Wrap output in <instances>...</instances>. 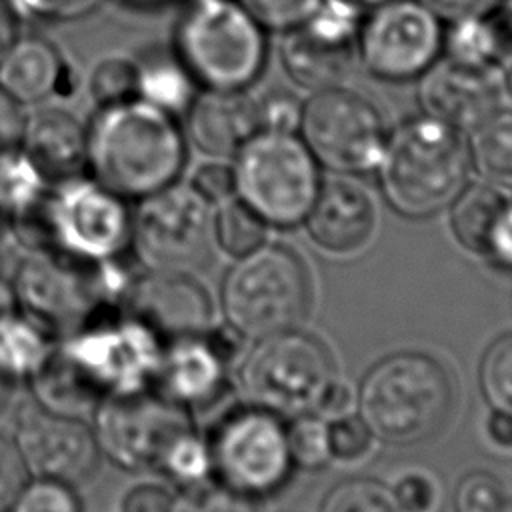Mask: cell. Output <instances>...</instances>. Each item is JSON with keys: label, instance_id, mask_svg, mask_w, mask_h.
I'll list each match as a JSON object with an SVG mask.
<instances>
[{"label": "cell", "instance_id": "cell-1", "mask_svg": "<svg viewBox=\"0 0 512 512\" xmlns=\"http://www.w3.org/2000/svg\"><path fill=\"white\" fill-rule=\"evenodd\" d=\"M86 130V170L124 200L166 188L186 166L180 120L138 98L96 108Z\"/></svg>", "mask_w": 512, "mask_h": 512}, {"label": "cell", "instance_id": "cell-2", "mask_svg": "<svg viewBox=\"0 0 512 512\" xmlns=\"http://www.w3.org/2000/svg\"><path fill=\"white\" fill-rule=\"evenodd\" d=\"M470 170L468 136L416 112L388 128L374 174L396 214L422 220L450 208Z\"/></svg>", "mask_w": 512, "mask_h": 512}, {"label": "cell", "instance_id": "cell-3", "mask_svg": "<svg viewBox=\"0 0 512 512\" xmlns=\"http://www.w3.org/2000/svg\"><path fill=\"white\" fill-rule=\"evenodd\" d=\"M452 404L448 370L416 350H400L376 362L358 390V416L372 438L390 446H412L438 434Z\"/></svg>", "mask_w": 512, "mask_h": 512}, {"label": "cell", "instance_id": "cell-4", "mask_svg": "<svg viewBox=\"0 0 512 512\" xmlns=\"http://www.w3.org/2000/svg\"><path fill=\"white\" fill-rule=\"evenodd\" d=\"M128 200L90 174H74L50 184L32 220L12 230L28 250H52L84 262L118 258L132 246Z\"/></svg>", "mask_w": 512, "mask_h": 512}, {"label": "cell", "instance_id": "cell-5", "mask_svg": "<svg viewBox=\"0 0 512 512\" xmlns=\"http://www.w3.org/2000/svg\"><path fill=\"white\" fill-rule=\"evenodd\" d=\"M164 340L126 308H106L60 338L56 358L98 406L154 388Z\"/></svg>", "mask_w": 512, "mask_h": 512}, {"label": "cell", "instance_id": "cell-6", "mask_svg": "<svg viewBox=\"0 0 512 512\" xmlns=\"http://www.w3.org/2000/svg\"><path fill=\"white\" fill-rule=\"evenodd\" d=\"M172 50L200 90L242 92L262 78L268 32L236 2H188L172 32Z\"/></svg>", "mask_w": 512, "mask_h": 512}, {"label": "cell", "instance_id": "cell-7", "mask_svg": "<svg viewBox=\"0 0 512 512\" xmlns=\"http://www.w3.org/2000/svg\"><path fill=\"white\" fill-rule=\"evenodd\" d=\"M234 198L268 226L304 222L322 186V168L294 132H256L232 158Z\"/></svg>", "mask_w": 512, "mask_h": 512}, {"label": "cell", "instance_id": "cell-8", "mask_svg": "<svg viewBox=\"0 0 512 512\" xmlns=\"http://www.w3.org/2000/svg\"><path fill=\"white\" fill-rule=\"evenodd\" d=\"M220 300L228 326L260 340L300 324L310 304V278L294 250L262 244L228 270Z\"/></svg>", "mask_w": 512, "mask_h": 512}, {"label": "cell", "instance_id": "cell-9", "mask_svg": "<svg viewBox=\"0 0 512 512\" xmlns=\"http://www.w3.org/2000/svg\"><path fill=\"white\" fill-rule=\"evenodd\" d=\"M334 378L328 348L296 328L256 340L238 374L246 404L280 418L316 412Z\"/></svg>", "mask_w": 512, "mask_h": 512}, {"label": "cell", "instance_id": "cell-10", "mask_svg": "<svg viewBox=\"0 0 512 512\" xmlns=\"http://www.w3.org/2000/svg\"><path fill=\"white\" fill-rule=\"evenodd\" d=\"M206 440L212 478L254 502L278 494L294 472L284 418L258 406L228 410Z\"/></svg>", "mask_w": 512, "mask_h": 512}, {"label": "cell", "instance_id": "cell-11", "mask_svg": "<svg viewBox=\"0 0 512 512\" xmlns=\"http://www.w3.org/2000/svg\"><path fill=\"white\" fill-rule=\"evenodd\" d=\"M298 136L320 168L338 176L374 172L388 136L384 116L360 92L340 86L308 92Z\"/></svg>", "mask_w": 512, "mask_h": 512}, {"label": "cell", "instance_id": "cell-12", "mask_svg": "<svg viewBox=\"0 0 512 512\" xmlns=\"http://www.w3.org/2000/svg\"><path fill=\"white\" fill-rule=\"evenodd\" d=\"M214 204L190 182H172L140 198L132 212V246L148 270L200 268L210 258Z\"/></svg>", "mask_w": 512, "mask_h": 512}, {"label": "cell", "instance_id": "cell-13", "mask_svg": "<svg viewBox=\"0 0 512 512\" xmlns=\"http://www.w3.org/2000/svg\"><path fill=\"white\" fill-rule=\"evenodd\" d=\"M194 426L192 412L154 388L104 398L94 410L100 454L130 472H158L172 446Z\"/></svg>", "mask_w": 512, "mask_h": 512}, {"label": "cell", "instance_id": "cell-14", "mask_svg": "<svg viewBox=\"0 0 512 512\" xmlns=\"http://www.w3.org/2000/svg\"><path fill=\"white\" fill-rule=\"evenodd\" d=\"M444 48V22L420 0H386L364 12L356 58L380 82H416Z\"/></svg>", "mask_w": 512, "mask_h": 512}, {"label": "cell", "instance_id": "cell-15", "mask_svg": "<svg viewBox=\"0 0 512 512\" xmlns=\"http://www.w3.org/2000/svg\"><path fill=\"white\" fill-rule=\"evenodd\" d=\"M28 314L70 332L100 310L114 306L104 290L100 262L76 260L52 250H28L10 280Z\"/></svg>", "mask_w": 512, "mask_h": 512}, {"label": "cell", "instance_id": "cell-16", "mask_svg": "<svg viewBox=\"0 0 512 512\" xmlns=\"http://www.w3.org/2000/svg\"><path fill=\"white\" fill-rule=\"evenodd\" d=\"M362 18L364 10L350 0H322L300 26L282 34L280 62L286 76L306 92L344 84L358 62Z\"/></svg>", "mask_w": 512, "mask_h": 512}, {"label": "cell", "instance_id": "cell-17", "mask_svg": "<svg viewBox=\"0 0 512 512\" xmlns=\"http://www.w3.org/2000/svg\"><path fill=\"white\" fill-rule=\"evenodd\" d=\"M12 440L28 474L72 486L86 482L102 456L96 434L82 416L50 410L36 400L18 408Z\"/></svg>", "mask_w": 512, "mask_h": 512}, {"label": "cell", "instance_id": "cell-18", "mask_svg": "<svg viewBox=\"0 0 512 512\" xmlns=\"http://www.w3.org/2000/svg\"><path fill=\"white\" fill-rule=\"evenodd\" d=\"M238 350L240 334L230 326L164 340L154 390L190 412L208 408L226 392Z\"/></svg>", "mask_w": 512, "mask_h": 512}, {"label": "cell", "instance_id": "cell-19", "mask_svg": "<svg viewBox=\"0 0 512 512\" xmlns=\"http://www.w3.org/2000/svg\"><path fill=\"white\" fill-rule=\"evenodd\" d=\"M418 112L462 132H474L500 106L496 70L474 68L440 56L416 80Z\"/></svg>", "mask_w": 512, "mask_h": 512}, {"label": "cell", "instance_id": "cell-20", "mask_svg": "<svg viewBox=\"0 0 512 512\" xmlns=\"http://www.w3.org/2000/svg\"><path fill=\"white\" fill-rule=\"evenodd\" d=\"M162 340L206 332L212 302L204 286L180 270H148L138 274L126 306Z\"/></svg>", "mask_w": 512, "mask_h": 512}, {"label": "cell", "instance_id": "cell-21", "mask_svg": "<svg viewBox=\"0 0 512 512\" xmlns=\"http://www.w3.org/2000/svg\"><path fill=\"white\" fill-rule=\"evenodd\" d=\"M376 212L368 192L340 176L322 182L304 226L312 242L328 254H352L372 236Z\"/></svg>", "mask_w": 512, "mask_h": 512}, {"label": "cell", "instance_id": "cell-22", "mask_svg": "<svg viewBox=\"0 0 512 512\" xmlns=\"http://www.w3.org/2000/svg\"><path fill=\"white\" fill-rule=\"evenodd\" d=\"M188 144L208 158H232L256 132V98L250 90H200L182 116Z\"/></svg>", "mask_w": 512, "mask_h": 512}, {"label": "cell", "instance_id": "cell-23", "mask_svg": "<svg viewBox=\"0 0 512 512\" xmlns=\"http://www.w3.org/2000/svg\"><path fill=\"white\" fill-rule=\"evenodd\" d=\"M20 148L56 182L86 170L88 130L72 110L46 102L24 114Z\"/></svg>", "mask_w": 512, "mask_h": 512}, {"label": "cell", "instance_id": "cell-24", "mask_svg": "<svg viewBox=\"0 0 512 512\" xmlns=\"http://www.w3.org/2000/svg\"><path fill=\"white\" fill-rule=\"evenodd\" d=\"M70 80L62 52L40 34H18L0 56V90L22 108L54 102Z\"/></svg>", "mask_w": 512, "mask_h": 512}, {"label": "cell", "instance_id": "cell-25", "mask_svg": "<svg viewBox=\"0 0 512 512\" xmlns=\"http://www.w3.org/2000/svg\"><path fill=\"white\" fill-rule=\"evenodd\" d=\"M60 334L20 306L0 318V378L30 384L50 362Z\"/></svg>", "mask_w": 512, "mask_h": 512}, {"label": "cell", "instance_id": "cell-26", "mask_svg": "<svg viewBox=\"0 0 512 512\" xmlns=\"http://www.w3.org/2000/svg\"><path fill=\"white\" fill-rule=\"evenodd\" d=\"M134 66L136 98L180 120L200 92V86L172 46L148 48L134 58Z\"/></svg>", "mask_w": 512, "mask_h": 512}, {"label": "cell", "instance_id": "cell-27", "mask_svg": "<svg viewBox=\"0 0 512 512\" xmlns=\"http://www.w3.org/2000/svg\"><path fill=\"white\" fill-rule=\"evenodd\" d=\"M512 54V32L500 10L444 24L442 56L474 68L496 70Z\"/></svg>", "mask_w": 512, "mask_h": 512}, {"label": "cell", "instance_id": "cell-28", "mask_svg": "<svg viewBox=\"0 0 512 512\" xmlns=\"http://www.w3.org/2000/svg\"><path fill=\"white\" fill-rule=\"evenodd\" d=\"M50 184L20 144L0 154V212L10 222V230L36 216Z\"/></svg>", "mask_w": 512, "mask_h": 512}, {"label": "cell", "instance_id": "cell-29", "mask_svg": "<svg viewBox=\"0 0 512 512\" xmlns=\"http://www.w3.org/2000/svg\"><path fill=\"white\" fill-rule=\"evenodd\" d=\"M508 196L510 192L506 188L482 180L478 184H466L450 204V228L468 252L482 256L492 220Z\"/></svg>", "mask_w": 512, "mask_h": 512}, {"label": "cell", "instance_id": "cell-30", "mask_svg": "<svg viewBox=\"0 0 512 512\" xmlns=\"http://www.w3.org/2000/svg\"><path fill=\"white\" fill-rule=\"evenodd\" d=\"M472 170L484 182L512 190V108H498L468 134Z\"/></svg>", "mask_w": 512, "mask_h": 512}, {"label": "cell", "instance_id": "cell-31", "mask_svg": "<svg viewBox=\"0 0 512 512\" xmlns=\"http://www.w3.org/2000/svg\"><path fill=\"white\" fill-rule=\"evenodd\" d=\"M266 228L268 224L238 198L222 202L214 218V238L234 258H242L266 244Z\"/></svg>", "mask_w": 512, "mask_h": 512}, {"label": "cell", "instance_id": "cell-32", "mask_svg": "<svg viewBox=\"0 0 512 512\" xmlns=\"http://www.w3.org/2000/svg\"><path fill=\"white\" fill-rule=\"evenodd\" d=\"M478 386L492 410L512 412V332H504L484 350Z\"/></svg>", "mask_w": 512, "mask_h": 512}, {"label": "cell", "instance_id": "cell-33", "mask_svg": "<svg viewBox=\"0 0 512 512\" xmlns=\"http://www.w3.org/2000/svg\"><path fill=\"white\" fill-rule=\"evenodd\" d=\"M286 438L294 468L318 470L332 460L328 450V420L316 412L290 418Z\"/></svg>", "mask_w": 512, "mask_h": 512}, {"label": "cell", "instance_id": "cell-34", "mask_svg": "<svg viewBox=\"0 0 512 512\" xmlns=\"http://www.w3.org/2000/svg\"><path fill=\"white\" fill-rule=\"evenodd\" d=\"M88 94L96 108L136 98V66L130 56L102 58L90 72Z\"/></svg>", "mask_w": 512, "mask_h": 512}, {"label": "cell", "instance_id": "cell-35", "mask_svg": "<svg viewBox=\"0 0 512 512\" xmlns=\"http://www.w3.org/2000/svg\"><path fill=\"white\" fill-rule=\"evenodd\" d=\"M320 512H398L390 490L372 478H350L336 484L322 500Z\"/></svg>", "mask_w": 512, "mask_h": 512}, {"label": "cell", "instance_id": "cell-36", "mask_svg": "<svg viewBox=\"0 0 512 512\" xmlns=\"http://www.w3.org/2000/svg\"><path fill=\"white\" fill-rule=\"evenodd\" d=\"M12 512H84L74 486L54 478H28L14 498Z\"/></svg>", "mask_w": 512, "mask_h": 512}, {"label": "cell", "instance_id": "cell-37", "mask_svg": "<svg viewBox=\"0 0 512 512\" xmlns=\"http://www.w3.org/2000/svg\"><path fill=\"white\" fill-rule=\"evenodd\" d=\"M172 512H258L256 502L240 496L216 480H208L190 488H182L174 496Z\"/></svg>", "mask_w": 512, "mask_h": 512}, {"label": "cell", "instance_id": "cell-38", "mask_svg": "<svg viewBox=\"0 0 512 512\" xmlns=\"http://www.w3.org/2000/svg\"><path fill=\"white\" fill-rule=\"evenodd\" d=\"M268 34L300 26L322 0H236Z\"/></svg>", "mask_w": 512, "mask_h": 512}, {"label": "cell", "instance_id": "cell-39", "mask_svg": "<svg viewBox=\"0 0 512 512\" xmlns=\"http://www.w3.org/2000/svg\"><path fill=\"white\" fill-rule=\"evenodd\" d=\"M504 502L506 494L502 482L486 470L464 474L454 490L456 512H500Z\"/></svg>", "mask_w": 512, "mask_h": 512}, {"label": "cell", "instance_id": "cell-40", "mask_svg": "<svg viewBox=\"0 0 512 512\" xmlns=\"http://www.w3.org/2000/svg\"><path fill=\"white\" fill-rule=\"evenodd\" d=\"M258 132H294L298 134L302 100L290 90L274 88L264 94H254Z\"/></svg>", "mask_w": 512, "mask_h": 512}, {"label": "cell", "instance_id": "cell-41", "mask_svg": "<svg viewBox=\"0 0 512 512\" xmlns=\"http://www.w3.org/2000/svg\"><path fill=\"white\" fill-rule=\"evenodd\" d=\"M18 20L30 22H74L94 14L104 0H8Z\"/></svg>", "mask_w": 512, "mask_h": 512}, {"label": "cell", "instance_id": "cell-42", "mask_svg": "<svg viewBox=\"0 0 512 512\" xmlns=\"http://www.w3.org/2000/svg\"><path fill=\"white\" fill-rule=\"evenodd\" d=\"M372 434L358 414H342L328 420V450L332 460L350 462L364 456Z\"/></svg>", "mask_w": 512, "mask_h": 512}, {"label": "cell", "instance_id": "cell-43", "mask_svg": "<svg viewBox=\"0 0 512 512\" xmlns=\"http://www.w3.org/2000/svg\"><path fill=\"white\" fill-rule=\"evenodd\" d=\"M398 512H432L438 502V490L430 476L422 472L402 474L390 488Z\"/></svg>", "mask_w": 512, "mask_h": 512}, {"label": "cell", "instance_id": "cell-44", "mask_svg": "<svg viewBox=\"0 0 512 512\" xmlns=\"http://www.w3.org/2000/svg\"><path fill=\"white\" fill-rule=\"evenodd\" d=\"M190 184L214 206L222 204V202L234 198L232 164H228L220 158H210L208 162L200 164L194 170Z\"/></svg>", "mask_w": 512, "mask_h": 512}, {"label": "cell", "instance_id": "cell-45", "mask_svg": "<svg viewBox=\"0 0 512 512\" xmlns=\"http://www.w3.org/2000/svg\"><path fill=\"white\" fill-rule=\"evenodd\" d=\"M28 478V468L14 440L0 432V510L12 506Z\"/></svg>", "mask_w": 512, "mask_h": 512}, {"label": "cell", "instance_id": "cell-46", "mask_svg": "<svg viewBox=\"0 0 512 512\" xmlns=\"http://www.w3.org/2000/svg\"><path fill=\"white\" fill-rule=\"evenodd\" d=\"M480 258H486L498 268L512 270V196L506 198L494 216Z\"/></svg>", "mask_w": 512, "mask_h": 512}, {"label": "cell", "instance_id": "cell-47", "mask_svg": "<svg viewBox=\"0 0 512 512\" xmlns=\"http://www.w3.org/2000/svg\"><path fill=\"white\" fill-rule=\"evenodd\" d=\"M174 494L158 484H138L120 502V512H172Z\"/></svg>", "mask_w": 512, "mask_h": 512}, {"label": "cell", "instance_id": "cell-48", "mask_svg": "<svg viewBox=\"0 0 512 512\" xmlns=\"http://www.w3.org/2000/svg\"><path fill=\"white\" fill-rule=\"evenodd\" d=\"M428 6L444 24L468 16H480L496 12L502 6V0H420Z\"/></svg>", "mask_w": 512, "mask_h": 512}, {"label": "cell", "instance_id": "cell-49", "mask_svg": "<svg viewBox=\"0 0 512 512\" xmlns=\"http://www.w3.org/2000/svg\"><path fill=\"white\" fill-rule=\"evenodd\" d=\"M24 108L0 90V154L20 144Z\"/></svg>", "mask_w": 512, "mask_h": 512}, {"label": "cell", "instance_id": "cell-50", "mask_svg": "<svg viewBox=\"0 0 512 512\" xmlns=\"http://www.w3.org/2000/svg\"><path fill=\"white\" fill-rule=\"evenodd\" d=\"M352 406V390L348 384H344L342 380H332L330 386L326 388V392L322 394L316 414H320L322 418L330 420L342 414H348Z\"/></svg>", "mask_w": 512, "mask_h": 512}, {"label": "cell", "instance_id": "cell-51", "mask_svg": "<svg viewBox=\"0 0 512 512\" xmlns=\"http://www.w3.org/2000/svg\"><path fill=\"white\" fill-rule=\"evenodd\" d=\"M486 434L494 446L512 450V412L492 410L486 422Z\"/></svg>", "mask_w": 512, "mask_h": 512}, {"label": "cell", "instance_id": "cell-52", "mask_svg": "<svg viewBox=\"0 0 512 512\" xmlns=\"http://www.w3.org/2000/svg\"><path fill=\"white\" fill-rule=\"evenodd\" d=\"M18 36V16L8 0H0V56Z\"/></svg>", "mask_w": 512, "mask_h": 512}, {"label": "cell", "instance_id": "cell-53", "mask_svg": "<svg viewBox=\"0 0 512 512\" xmlns=\"http://www.w3.org/2000/svg\"><path fill=\"white\" fill-rule=\"evenodd\" d=\"M496 88L502 108H512V54L496 68Z\"/></svg>", "mask_w": 512, "mask_h": 512}, {"label": "cell", "instance_id": "cell-54", "mask_svg": "<svg viewBox=\"0 0 512 512\" xmlns=\"http://www.w3.org/2000/svg\"><path fill=\"white\" fill-rule=\"evenodd\" d=\"M18 306H20V304H18V298H16V292H14L12 282L0 276V318L6 316L8 312L16 310Z\"/></svg>", "mask_w": 512, "mask_h": 512}, {"label": "cell", "instance_id": "cell-55", "mask_svg": "<svg viewBox=\"0 0 512 512\" xmlns=\"http://www.w3.org/2000/svg\"><path fill=\"white\" fill-rule=\"evenodd\" d=\"M10 242H16L14 236H12V230H10V222L6 220V216L0 212V266L6 258V252H8V246Z\"/></svg>", "mask_w": 512, "mask_h": 512}, {"label": "cell", "instance_id": "cell-56", "mask_svg": "<svg viewBox=\"0 0 512 512\" xmlns=\"http://www.w3.org/2000/svg\"><path fill=\"white\" fill-rule=\"evenodd\" d=\"M132 8H142V10H156V8H164V6H170L178 0H120Z\"/></svg>", "mask_w": 512, "mask_h": 512}, {"label": "cell", "instance_id": "cell-57", "mask_svg": "<svg viewBox=\"0 0 512 512\" xmlns=\"http://www.w3.org/2000/svg\"><path fill=\"white\" fill-rule=\"evenodd\" d=\"M498 10H500L504 22L508 24V28H510V32H512V0H502V6H500Z\"/></svg>", "mask_w": 512, "mask_h": 512}, {"label": "cell", "instance_id": "cell-58", "mask_svg": "<svg viewBox=\"0 0 512 512\" xmlns=\"http://www.w3.org/2000/svg\"><path fill=\"white\" fill-rule=\"evenodd\" d=\"M10 390H12V386H10V384H6V382L0 378V412H2V408L6 406V402H8Z\"/></svg>", "mask_w": 512, "mask_h": 512}, {"label": "cell", "instance_id": "cell-59", "mask_svg": "<svg viewBox=\"0 0 512 512\" xmlns=\"http://www.w3.org/2000/svg\"><path fill=\"white\" fill-rule=\"evenodd\" d=\"M350 2H354V4L360 6L362 10H368V8L378 6V4H382V2H386V0H350Z\"/></svg>", "mask_w": 512, "mask_h": 512}, {"label": "cell", "instance_id": "cell-60", "mask_svg": "<svg viewBox=\"0 0 512 512\" xmlns=\"http://www.w3.org/2000/svg\"><path fill=\"white\" fill-rule=\"evenodd\" d=\"M500 512H512V502H504V506H502V510Z\"/></svg>", "mask_w": 512, "mask_h": 512}, {"label": "cell", "instance_id": "cell-61", "mask_svg": "<svg viewBox=\"0 0 512 512\" xmlns=\"http://www.w3.org/2000/svg\"><path fill=\"white\" fill-rule=\"evenodd\" d=\"M184 2L188 4V2H216V0H184Z\"/></svg>", "mask_w": 512, "mask_h": 512}, {"label": "cell", "instance_id": "cell-62", "mask_svg": "<svg viewBox=\"0 0 512 512\" xmlns=\"http://www.w3.org/2000/svg\"><path fill=\"white\" fill-rule=\"evenodd\" d=\"M0 512H12V510H10V508H2Z\"/></svg>", "mask_w": 512, "mask_h": 512}]
</instances>
